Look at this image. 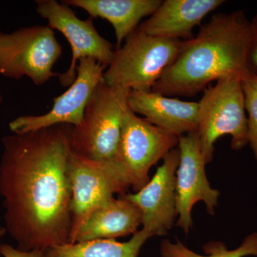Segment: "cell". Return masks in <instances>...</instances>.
I'll use <instances>...</instances> for the list:
<instances>
[{"label": "cell", "mask_w": 257, "mask_h": 257, "mask_svg": "<svg viewBox=\"0 0 257 257\" xmlns=\"http://www.w3.org/2000/svg\"><path fill=\"white\" fill-rule=\"evenodd\" d=\"M71 125L2 140L0 195L5 229L23 251L69 243L72 198L68 175Z\"/></svg>", "instance_id": "cell-1"}, {"label": "cell", "mask_w": 257, "mask_h": 257, "mask_svg": "<svg viewBox=\"0 0 257 257\" xmlns=\"http://www.w3.org/2000/svg\"><path fill=\"white\" fill-rule=\"evenodd\" d=\"M250 20L242 10L218 13L201 27L197 36L184 40L175 60L152 91L167 96H194L210 83L248 72L246 57Z\"/></svg>", "instance_id": "cell-2"}, {"label": "cell", "mask_w": 257, "mask_h": 257, "mask_svg": "<svg viewBox=\"0 0 257 257\" xmlns=\"http://www.w3.org/2000/svg\"><path fill=\"white\" fill-rule=\"evenodd\" d=\"M130 90L101 80L89 99L81 124L72 126L70 148L79 156L96 162L114 160L123 119L128 109Z\"/></svg>", "instance_id": "cell-3"}, {"label": "cell", "mask_w": 257, "mask_h": 257, "mask_svg": "<svg viewBox=\"0 0 257 257\" xmlns=\"http://www.w3.org/2000/svg\"><path fill=\"white\" fill-rule=\"evenodd\" d=\"M183 41L151 36L138 28L114 51L103 80L130 91H151L175 60Z\"/></svg>", "instance_id": "cell-4"}, {"label": "cell", "mask_w": 257, "mask_h": 257, "mask_svg": "<svg viewBox=\"0 0 257 257\" xmlns=\"http://www.w3.org/2000/svg\"><path fill=\"white\" fill-rule=\"evenodd\" d=\"M241 77L231 75L216 81L204 91L199 104L198 136L207 165L212 161L214 144L231 135V147L239 151L248 144L247 117Z\"/></svg>", "instance_id": "cell-5"}, {"label": "cell", "mask_w": 257, "mask_h": 257, "mask_svg": "<svg viewBox=\"0 0 257 257\" xmlns=\"http://www.w3.org/2000/svg\"><path fill=\"white\" fill-rule=\"evenodd\" d=\"M62 47L48 25L24 27L11 33L0 32V75L20 79L27 77L37 86L60 74L53 67Z\"/></svg>", "instance_id": "cell-6"}, {"label": "cell", "mask_w": 257, "mask_h": 257, "mask_svg": "<svg viewBox=\"0 0 257 257\" xmlns=\"http://www.w3.org/2000/svg\"><path fill=\"white\" fill-rule=\"evenodd\" d=\"M68 175L72 191L69 243H72L91 214L114 198L115 194H126L130 184L116 158L96 162L79 156L72 150Z\"/></svg>", "instance_id": "cell-7"}, {"label": "cell", "mask_w": 257, "mask_h": 257, "mask_svg": "<svg viewBox=\"0 0 257 257\" xmlns=\"http://www.w3.org/2000/svg\"><path fill=\"white\" fill-rule=\"evenodd\" d=\"M178 142V137L139 117L128 108L115 158L134 192L146 185L150 169L176 148Z\"/></svg>", "instance_id": "cell-8"}, {"label": "cell", "mask_w": 257, "mask_h": 257, "mask_svg": "<svg viewBox=\"0 0 257 257\" xmlns=\"http://www.w3.org/2000/svg\"><path fill=\"white\" fill-rule=\"evenodd\" d=\"M35 3L37 13L47 20L50 28L65 37L72 48L69 69L59 75L63 87H69L75 80L77 62L81 59H94L106 67L111 64L115 51L112 44L99 35L92 18L81 20L67 5L55 0H37Z\"/></svg>", "instance_id": "cell-9"}, {"label": "cell", "mask_w": 257, "mask_h": 257, "mask_svg": "<svg viewBox=\"0 0 257 257\" xmlns=\"http://www.w3.org/2000/svg\"><path fill=\"white\" fill-rule=\"evenodd\" d=\"M179 163L176 172V209L179 216L177 226L189 234L193 226L192 210L196 203L202 201L207 212L214 215L219 192L211 188L205 167L197 132L179 137Z\"/></svg>", "instance_id": "cell-10"}, {"label": "cell", "mask_w": 257, "mask_h": 257, "mask_svg": "<svg viewBox=\"0 0 257 257\" xmlns=\"http://www.w3.org/2000/svg\"><path fill=\"white\" fill-rule=\"evenodd\" d=\"M77 77L68 89L53 99L46 114L21 116L10 121L13 133H27L58 124L77 126L82 122L84 111L96 86L103 79L106 66L91 58L81 59Z\"/></svg>", "instance_id": "cell-11"}, {"label": "cell", "mask_w": 257, "mask_h": 257, "mask_svg": "<svg viewBox=\"0 0 257 257\" xmlns=\"http://www.w3.org/2000/svg\"><path fill=\"white\" fill-rule=\"evenodd\" d=\"M179 156L177 147L166 155L146 185L138 192L121 194L140 209L143 229L152 236L167 234L175 224L176 172Z\"/></svg>", "instance_id": "cell-12"}, {"label": "cell", "mask_w": 257, "mask_h": 257, "mask_svg": "<svg viewBox=\"0 0 257 257\" xmlns=\"http://www.w3.org/2000/svg\"><path fill=\"white\" fill-rule=\"evenodd\" d=\"M128 107L135 114L176 136L197 132L199 104L153 91H130Z\"/></svg>", "instance_id": "cell-13"}, {"label": "cell", "mask_w": 257, "mask_h": 257, "mask_svg": "<svg viewBox=\"0 0 257 257\" xmlns=\"http://www.w3.org/2000/svg\"><path fill=\"white\" fill-rule=\"evenodd\" d=\"M224 3L223 0H165L138 29L151 36L189 40L193 37V29Z\"/></svg>", "instance_id": "cell-14"}, {"label": "cell", "mask_w": 257, "mask_h": 257, "mask_svg": "<svg viewBox=\"0 0 257 257\" xmlns=\"http://www.w3.org/2000/svg\"><path fill=\"white\" fill-rule=\"evenodd\" d=\"M142 224L140 209L121 195L113 198L91 214L74 238V243L96 239H116L134 234Z\"/></svg>", "instance_id": "cell-15"}, {"label": "cell", "mask_w": 257, "mask_h": 257, "mask_svg": "<svg viewBox=\"0 0 257 257\" xmlns=\"http://www.w3.org/2000/svg\"><path fill=\"white\" fill-rule=\"evenodd\" d=\"M161 0H64L67 6L80 8L90 18L107 20L114 28L117 49L139 28L143 18L151 16Z\"/></svg>", "instance_id": "cell-16"}, {"label": "cell", "mask_w": 257, "mask_h": 257, "mask_svg": "<svg viewBox=\"0 0 257 257\" xmlns=\"http://www.w3.org/2000/svg\"><path fill=\"white\" fill-rule=\"evenodd\" d=\"M151 237L142 229L125 242L116 239H96L66 243L47 248L45 257H139L143 245Z\"/></svg>", "instance_id": "cell-17"}, {"label": "cell", "mask_w": 257, "mask_h": 257, "mask_svg": "<svg viewBox=\"0 0 257 257\" xmlns=\"http://www.w3.org/2000/svg\"><path fill=\"white\" fill-rule=\"evenodd\" d=\"M204 254L189 249L177 238L175 242L165 239L160 243L161 257H257V233L246 236L239 247L229 250L221 241H212L203 246Z\"/></svg>", "instance_id": "cell-18"}, {"label": "cell", "mask_w": 257, "mask_h": 257, "mask_svg": "<svg viewBox=\"0 0 257 257\" xmlns=\"http://www.w3.org/2000/svg\"><path fill=\"white\" fill-rule=\"evenodd\" d=\"M245 111L248 114V144L257 160V76L248 74L241 79Z\"/></svg>", "instance_id": "cell-19"}, {"label": "cell", "mask_w": 257, "mask_h": 257, "mask_svg": "<svg viewBox=\"0 0 257 257\" xmlns=\"http://www.w3.org/2000/svg\"><path fill=\"white\" fill-rule=\"evenodd\" d=\"M246 64L248 73L257 76V14L250 20L249 40H248Z\"/></svg>", "instance_id": "cell-20"}, {"label": "cell", "mask_w": 257, "mask_h": 257, "mask_svg": "<svg viewBox=\"0 0 257 257\" xmlns=\"http://www.w3.org/2000/svg\"><path fill=\"white\" fill-rule=\"evenodd\" d=\"M0 255L3 257H45V251L38 249L23 251L9 244H2Z\"/></svg>", "instance_id": "cell-21"}, {"label": "cell", "mask_w": 257, "mask_h": 257, "mask_svg": "<svg viewBox=\"0 0 257 257\" xmlns=\"http://www.w3.org/2000/svg\"><path fill=\"white\" fill-rule=\"evenodd\" d=\"M7 232V230L5 227H0V239H2L3 236L5 234V233Z\"/></svg>", "instance_id": "cell-22"}, {"label": "cell", "mask_w": 257, "mask_h": 257, "mask_svg": "<svg viewBox=\"0 0 257 257\" xmlns=\"http://www.w3.org/2000/svg\"><path fill=\"white\" fill-rule=\"evenodd\" d=\"M3 100V95H2L1 92H0V104H1L2 101Z\"/></svg>", "instance_id": "cell-23"}]
</instances>
